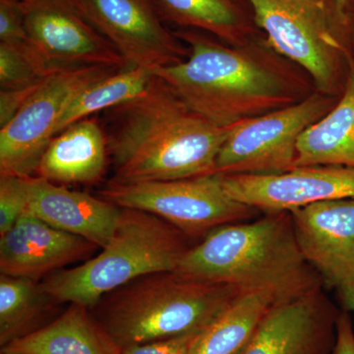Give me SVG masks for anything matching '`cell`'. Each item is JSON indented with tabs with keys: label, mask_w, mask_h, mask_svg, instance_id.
Segmentation results:
<instances>
[{
	"label": "cell",
	"mask_w": 354,
	"mask_h": 354,
	"mask_svg": "<svg viewBox=\"0 0 354 354\" xmlns=\"http://www.w3.org/2000/svg\"><path fill=\"white\" fill-rule=\"evenodd\" d=\"M335 12L342 26L353 34L354 31V0H334Z\"/></svg>",
	"instance_id": "obj_30"
},
{
	"label": "cell",
	"mask_w": 354,
	"mask_h": 354,
	"mask_svg": "<svg viewBox=\"0 0 354 354\" xmlns=\"http://www.w3.org/2000/svg\"><path fill=\"white\" fill-rule=\"evenodd\" d=\"M30 44L51 68L129 66L71 0H21Z\"/></svg>",
	"instance_id": "obj_11"
},
{
	"label": "cell",
	"mask_w": 354,
	"mask_h": 354,
	"mask_svg": "<svg viewBox=\"0 0 354 354\" xmlns=\"http://www.w3.org/2000/svg\"><path fill=\"white\" fill-rule=\"evenodd\" d=\"M353 44H354V31H353Z\"/></svg>",
	"instance_id": "obj_32"
},
{
	"label": "cell",
	"mask_w": 354,
	"mask_h": 354,
	"mask_svg": "<svg viewBox=\"0 0 354 354\" xmlns=\"http://www.w3.org/2000/svg\"><path fill=\"white\" fill-rule=\"evenodd\" d=\"M246 1L272 50L304 70L316 91L341 97L353 38L339 22L334 0Z\"/></svg>",
	"instance_id": "obj_6"
},
{
	"label": "cell",
	"mask_w": 354,
	"mask_h": 354,
	"mask_svg": "<svg viewBox=\"0 0 354 354\" xmlns=\"http://www.w3.org/2000/svg\"><path fill=\"white\" fill-rule=\"evenodd\" d=\"M220 176L230 196L265 214L354 198V167L311 165L281 174Z\"/></svg>",
	"instance_id": "obj_12"
},
{
	"label": "cell",
	"mask_w": 354,
	"mask_h": 354,
	"mask_svg": "<svg viewBox=\"0 0 354 354\" xmlns=\"http://www.w3.org/2000/svg\"><path fill=\"white\" fill-rule=\"evenodd\" d=\"M99 248L26 213L0 235V274L41 281L69 265L90 259Z\"/></svg>",
	"instance_id": "obj_15"
},
{
	"label": "cell",
	"mask_w": 354,
	"mask_h": 354,
	"mask_svg": "<svg viewBox=\"0 0 354 354\" xmlns=\"http://www.w3.org/2000/svg\"><path fill=\"white\" fill-rule=\"evenodd\" d=\"M241 291L176 271L157 272L106 293L90 311L123 349L203 329Z\"/></svg>",
	"instance_id": "obj_4"
},
{
	"label": "cell",
	"mask_w": 354,
	"mask_h": 354,
	"mask_svg": "<svg viewBox=\"0 0 354 354\" xmlns=\"http://www.w3.org/2000/svg\"><path fill=\"white\" fill-rule=\"evenodd\" d=\"M109 158L108 135L99 121L84 118L53 137L36 176L58 185L95 184L106 174Z\"/></svg>",
	"instance_id": "obj_17"
},
{
	"label": "cell",
	"mask_w": 354,
	"mask_h": 354,
	"mask_svg": "<svg viewBox=\"0 0 354 354\" xmlns=\"http://www.w3.org/2000/svg\"><path fill=\"white\" fill-rule=\"evenodd\" d=\"M109 158L120 183L176 180L216 174L230 127H220L191 109L156 75L141 97L113 108Z\"/></svg>",
	"instance_id": "obj_2"
},
{
	"label": "cell",
	"mask_w": 354,
	"mask_h": 354,
	"mask_svg": "<svg viewBox=\"0 0 354 354\" xmlns=\"http://www.w3.org/2000/svg\"><path fill=\"white\" fill-rule=\"evenodd\" d=\"M99 194L120 208L160 216L200 241L221 225L251 221L258 212L230 196L218 174L138 183L111 180Z\"/></svg>",
	"instance_id": "obj_7"
},
{
	"label": "cell",
	"mask_w": 354,
	"mask_h": 354,
	"mask_svg": "<svg viewBox=\"0 0 354 354\" xmlns=\"http://www.w3.org/2000/svg\"><path fill=\"white\" fill-rule=\"evenodd\" d=\"M339 99L314 91L297 104L232 125L216 158V174H271L295 169L298 139Z\"/></svg>",
	"instance_id": "obj_8"
},
{
	"label": "cell",
	"mask_w": 354,
	"mask_h": 354,
	"mask_svg": "<svg viewBox=\"0 0 354 354\" xmlns=\"http://www.w3.org/2000/svg\"><path fill=\"white\" fill-rule=\"evenodd\" d=\"M174 34L189 50L188 57L153 73L218 127L286 108L316 91L267 41L232 46L194 30Z\"/></svg>",
	"instance_id": "obj_1"
},
{
	"label": "cell",
	"mask_w": 354,
	"mask_h": 354,
	"mask_svg": "<svg viewBox=\"0 0 354 354\" xmlns=\"http://www.w3.org/2000/svg\"><path fill=\"white\" fill-rule=\"evenodd\" d=\"M29 203L30 176H0V235L28 213Z\"/></svg>",
	"instance_id": "obj_25"
},
{
	"label": "cell",
	"mask_w": 354,
	"mask_h": 354,
	"mask_svg": "<svg viewBox=\"0 0 354 354\" xmlns=\"http://www.w3.org/2000/svg\"><path fill=\"white\" fill-rule=\"evenodd\" d=\"M152 70L123 67L83 91L70 104L58 124L57 135L76 121L84 120L102 109H111L145 94L155 80ZM55 135V136H57Z\"/></svg>",
	"instance_id": "obj_23"
},
{
	"label": "cell",
	"mask_w": 354,
	"mask_h": 354,
	"mask_svg": "<svg viewBox=\"0 0 354 354\" xmlns=\"http://www.w3.org/2000/svg\"><path fill=\"white\" fill-rule=\"evenodd\" d=\"M322 288L272 306L243 354L332 353L342 311Z\"/></svg>",
	"instance_id": "obj_14"
},
{
	"label": "cell",
	"mask_w": 354,
	"mask_h": 354,
	"mask_svg": "<svg viewBox=\"0 0 354 354\" xmlns=\"http://www.w3.org/2000/svg\"><path fill=\"white\" fill-rule=\"evenodd\" d=\"M28 213L102 249L115 232L121 208L104 198L70 190L34 176H30Z\"/></svg>",
	"instance_id": "obj_16"
},
{
	"label": "cell",
	"mask_w": 354,
	"mask_h": 354,
	"mask_svg": "<svg viewBox=\"0 0 354 354\" xmlns=\"http://www.w3.org/2000/svg\"><path fill=\"white\" fill-rule=\"evenodd\" d=\"M21 0H0V43L28 41Z\"/></svg>",
	"instance_id": "obj_27"
},
{
	"label": "cell",
	"mask_w": 354,
	"mask_h": 354,
	"mask_svg": "<svg viewBox=\"0 0 354 354\" xmlns=\"http://www.w3.org/2000/svg\"><path fill=\"white\" fill-rule=\"evenodd\" d=\"M118 69L104 65L62 69L44 79L12 120L0 128V176H36L70 104Z\"/></svg>",
	"instance_id": "obj_9"
},
{
	"label": "cell",
	"mask_w": 354,
	"mask_h": 354,
	"mask_svg": "<svg viewBox=\"0 0 354 354\" xmlns=\"http://www.w3.org/2000/svg\"><path fill=\"white\" fill-rule=\"evenodd\" d=\"M346 88L332 111L299 137L295 167H354V51L348 55Z\"/></svg>",
	"instance_id": "obj_19"
},
{
	"label": "cell",
	"mask_w": 354,
	"mask_h": 354,
	"mask_svg": "<svg viewBox=\"0 0 354 354\" xmlns=\"http://www.w3.org/2000/svg\"><path fill=\"white\" fill-rule=\"evenodd\" d=\"M162 20L184 30L211 34L223 43L241 46L256 39L253 14L241 0H151Z\"/></svg>",
	"instance_id": "obj_20"
},
{
	"label": "cell",
	"mask_w": 354,
	"mask_h": 354,
	"mask_svg": "<svg viewBox=\"0 0 354 354\" xmlns=\"http://www.w3.org/2000/svg\"><path fill=\"white\" fill-rule=\"evenodd\" d=\"M290 213L300 252L323 286L339 290L354 285V198L315 203Z\"/></svg>",
	"instance_id": "obj_13"
},
{
	"label": "cell",
	"mask_w": 354,
	"mask_h": 354,
	"mask_svg": "<svg viewBox=\"0 0 354 354\" xmlns=\"http://www.w3.org/2000/svg\"><path fill=\"white\" fill-rule=\"evenodd\" d=\"M39 84L20 90L0 92V128L6 127L12 120L26 102L36 92Z\"/></svg>",
	"instance_id": "obj_28"
},
{
	"label": "cell",
	"mask_w": 354,
	"mask_h": 354,
	"mask_svg": "<svg viewBox=\"0 0 354 354\" xmlns=\"http://www.w3.org/2000/svg\"><path fill=\"white\" fill-rule=\"evenodd\" d=\"M203 329L121 349V354H192Z\"/></svg>",
	"instance_id": "obj_26"
},
{
	"label": "cell",
	"mask_w": 354,
	"mask_h": 354,
	"mask_svg": "<svg viewBox=\"0 0 354 354\" xmlns=\"http://www.w3.org/2000/svg\"><path fill=\"white\" fill-rule=\"evenodd\" d=\"M176 271L241 290H272L283 300L323 286L300 252L290 212L215 228L191 247Z\"/></svg>",
	"instance_id": "obj_3"
},
{
	"label": "cell",
	"mask_w": 354,
	"mask_h": 354,
	"mask_svg": "<svg viewBox=\"0 0 354 354\" xmlns=\"http://www.w3.org/2000/svg\"><path fill=\"white\" fill-rule=\"evenodd\" d=\"M281 301L272 290L241 291L204 328L192 354H243L264 317Z\"/></svg>",
	"instance_id": "obj_21"
},
{
	"label": "cell",
	"mask_w": 354,
	"mask_h": 354,
	"mask_svg": "<svg viewBox=\"0 0 354 354\" xmlns=\"http://www.w3.org/2000/svg\"><path fill=\"white\" fill-rule=\"evenodd\" d=\"M339 302L344 307V310L354 313V285L344 286L341 290H337Z\"/></svg>",
	"instance_id": "obj_31"
},
{
	"label": "cell",
	"mask_w": 354,
	"mask_h": 354,
	"mask_svg": "<svg viewBox=\"0 0 354 354\" xmlns=\"http://www.w3.org/2000/svg\"><path fill=\"white\" fill-rule=\"evenodd\" d=\"M131 66L155 71L180 64L186 44L162 23L151 0H71Z\"/></svg>",
	"instance_id": "obj_10"
},
{
	"label": "cell",
	"mask_w": 354,
	"mask_h": 354,
	"mask_svg": "<svg viewBox=\"0 0 354 354\" xmlns=\"http://www.w3.org/2000/svg\"><path fill=\"white\" fill-rule=\"evenodd\" d=\"M193 239L148 212L121 208L120 221L101 252L41 281L59 304L91 307L106 293L152 272L176 271Z\"/></svg>",
	"instance_id": "obj_5"
},
{
	"label": "cell",
	"mask_w": 354,
	"mask_h": 354,
	"mask_svg": "<svg viewBox=\"0 0 354 354\" xmlns=\"http://www.w3.org/2000/svg\"><path fill=\"white\" fill-rule=\"evenodd\" d=\"M58 70L51 68L30 41L0 43V88L20 90L43 82Z\"/></svg>",
	"instance_id": "obj_24"
},
{
	"label": "cell",
	"mask_w": 354,
	"mask_h": 354,
	"mask_svg": "<svg viewBox=\"0 0 354 354\" xmlns=\"http://www.w3.org/2000/svg\"><path fill=\"white\" fill-rule=\"evenodd\" d=\"M330 354H354V329L351 313L342 310L337 324V339Z\"/></svg>",
	"instance_id": "obj_29"
},
{
	"label": "cell",
	"mask_w": 354,
	"mask_h": 354,
	"mask_svg": "<svg viewBox=\"0 0 354 354\" xmlns=\"http://www.w3.org/2000/svg\"><path fill=\"white\" fill-rule=\"evenodd\" d=\"M62 306L41 281L0 274V348L46 327Z\"/></svg>",
	"instance_id": "obj_22"
},
{
	"label": "cell",
	"mask_w": 354,
	"mask_h": 354,
	"mask_svg": "<svg viewBox=\"0 0 354 354\" xmlns=\"http://www.w3.org/2000/svg\"><path fill=\"white\" fill-rule=\"evenodd\" d=\"M0 354H121V348L88 307L69 304L46 327L1 346Z\"/></svg>",
	"instance_id": "obj_18"
}]
</instances>
